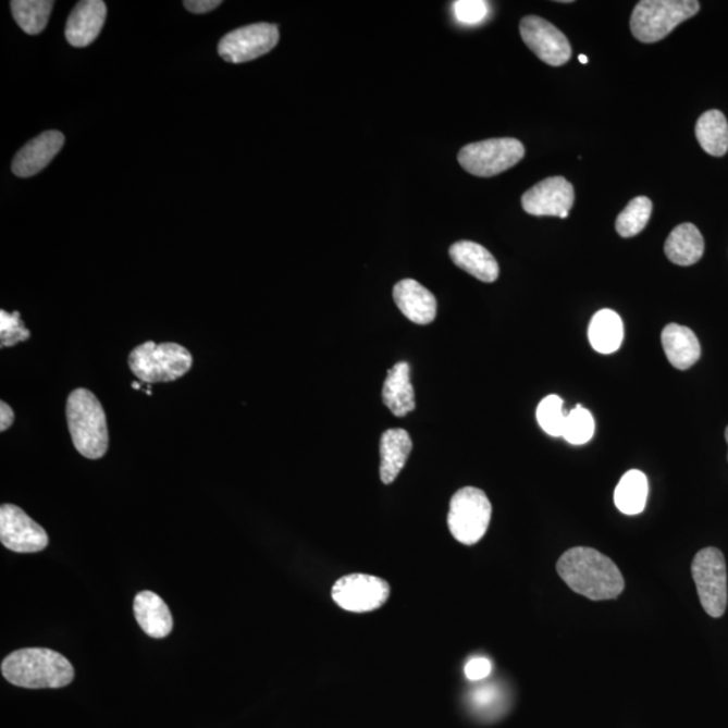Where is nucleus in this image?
<instances>
[{
  "label": "nucleus",
  "instance_id": "obj_19",
  "mask_svg": "<svg viewBox=\"0 0 728 728\" xmlns=\"http://www.w3.org/2000/svg\"><path fill=\"white\" fill-rule=\"evenodd\" d=\"M665 355L677 370L691 369L702 357V347L693 331L684 325L669 324L662 335Z\"/></svg>",
  "mask_w": 728,
  "mask_h": 728
},
{
  "label": "nucleus",
  "instance_id": "obj_16",
  "mask_svg": "<svg viewBox=\"0 0 728 728\" xmlns=\"http://www.w3.org/2000/svg\"><path fill=\"white\" fill-rule=\"evenodd\" d=\"M393 297L400 312L411 323L431 324L437 314L436 297L415 280H403L394 286Z\"/></svg>",
  "mask_w": 728,
  "mask_h": 728
},
{
  "label": "nucleus",
  "instance_id": "obj_36",
  "mask_svg": "<svg viewBox=\"0 0 728 728\" xmlns=\"http://www.w3.org/2000/svg\"><path fill=\"white\" fill-rule=\"evenodd\" d=\"M725 436H726V442H727V444H728V427L726 428Z\"/></svg>",
  "mask_w": 728,
  "mask_h": 728
},
{
  "label": "nucleus",
  "instance_id": "obj_17",
  "mask_svg": "<svg viewBox=\"0 0 728 728\" xmlns=\"http://www.w3.org/2000/svg\"><path fill=\"white\" fill-rule=\"evenodd\" d=\"M449 257L457 268L465 270L479 281L491 284V282L498 280V262L488 248L478 245L476 242H456L449 248Z\"/></svg>",
  "mask_w": 728,
  "mask_h": 728
},
{
  "label": "nucleus",
  "instance_id": "obj_23",
  "mask_svg": "<svg viewBox=\"0 0 728 728\" xmlns=\"http://www.w3.org/2000/svg\"><path fill=\"white\" fill-rule=\"evenodd\" d=\"M624 323L617 312L602 309L592 318L589 326V338L592 348L601 354L618 351L624 342Z\"/></svg>",
  "mask_w": 728,
  "mask_h": 728
},
{
  "label": "nucleus",
  "instance_id": "obj_2",
  "mask_svg": "<svg viewBox=\"0 0 728 728\" xmlns=\"http://www.w3.org/2000/svg\"><path fill=\"white\" fill-rule=\"evenodd\" d=\"M4 679L29 690L70 686L75 677L72 664L62 654L44 647L21 649L2 663Z\"/></svg>",
  "mask_w": 728,
  "mask_h": 728
},
{
  "label": "nucleus",
  "instance_id": "obj_21",
  "mask_svg": "<svg viewBox=\"0 0 728 728\" xmlns=\"http://www.w3.org/2000/svg\"><path fill=\"white\" fill-rule=\"evenodd\" d=\"M383 403L397 417H405L416 409L415 391L410 381V366L394 365L387 372L382 391Z\"/></svg>",
  "mask_w": 728,
  "mask_h": 728
},
{
  "label": "nucleus",
  "instance_id": "obj_15",
  "mask_svg": "<svg viewBox=\"0 0 728 728\" xmlns=\"http://www.w3.org/2000/svg\"><path fill=\"white\" fill-rule=\"evenodd\" d=\"M106 16V3L101 0L78 2L66 22V41L75 48L88 47L103 29Z\"/></svg>",
  "mask_w": 728,
  "mask_h": 728
},
{
  "label": "nucleus",
  "instance_id": "obj_30",
  "mask_svg": "<svg viewBox=\"0 0 728 728\" xmlns=\"http://www.w3.org/2000/svg\"><path fill=\"white\" fill-rule=\"evenodd\" d=\"M30 331L26 329L21 313H8L0 310V347H13L21 342L29 341Z\"/></svg>",
  "mask_w": 728,
  "mask_h": 728
},
{
  "label": "nucleus",
  "instance_id": "obj_11",
  "mask_svg": "<svg viewBox=\"0 0 728 728\" xmlns=\"http://www.w3.org/2000/svg\"><path fill=\"white\" fill-rule=\"evenodd\" d=\"M519 33L528 48L551 66H562L571 60L572 49L566 34L541 16H525Z\"/></svg>",
  "mask_w": 728,
  "mask_h": 728
},
{
  "label": "nucleus",
  "instance_id": "obj_33",
  "mask_svg": "<svg viewBox=\"0 0 728 728\" xmlns=\"http://www.w3.org/2000/svg\"><path fill=\"white\" fill-rule=\"evenodd\" d=\"M220 4H222L220 0H186L184 2L186 10L194 14L210 13V11L218 9Z\"/></svg>",
  "mask_w": 728,
  "mask_h": 728
},
{
  "label": "nucleus",
  "instance_id": "obj_8",
  "mask_svg": "<svg viewBox=\"0 0 728 728\" xmlns=\"http://www.w3.org/2000/svg\"><path fill=\"white\" fill-rule=\"evenodd\" d=\"M525 156L516 138H494L465 146L457 156L462 169L477 177H493L509 171Z\"/></svg>",
  "mask_w": 728,
  "mask_h": 728
},
{
  "label": "nucleus",
  "instance_id": "obj_14",
  "mask_svg": "<svg viewBox=\"0 0 728 728\" xmlns=\"http://www.w3.org/2000/svg\"><path fill=\"white\" fill-rule=\"evenodd\" d=\"M65 138L59 132H47L26 144L14 157L13 173L21 178L34 176L52 162L64 146Z\"/></svg>",
  "mask_w": 728,
  "mask_h": 728
},
{
  "label": "nucleus",
  "instance_id": "obj_6",
  "mask_svg": "<svg viewBox=\"0 0 728 728\" xmlns=\"http://www.w3.org/2000/svg\"><path fill=\"white\" fill-rule=\"evenodd\" d=\"M491 515L493 506L484 491L477 488L460 489L451 499L449 532L460 544L476 545L488 532Z\"/></svg>",
  "mask_w": 728,
  "mask_h": 728
},
{
  "label": "nucleus",
  "instance_id": "obj_34",
  "mask_svg": "<svg viewBox=\"0 0 728 728\" xmlns=\"http://www.w3.org/2000/svg\"><path fill=\"white\" fill-rule=\"evenodd\" d=\"M15 415L13 409L2 400V403H0V431H8V429L13 425Z\"/></svg>",
  "mask_w": 728,
  "mask_h": 728
},
{
  "label": "nucleus",
  "instance_id": "obj_13",
  "mask_svg": "<svg viewBox=\"0 0 728 728\" xmlns=\"http://www.w3.org/2000/svg\"><path fill=\"white\" fill-rule=\"evenodd\" d=\"M521 201L523 211L533 217L567 219L575 201L573 186L560 176L545 178L525 192Z\"/></svg>",
  "mask_w": 728,
  "mask_h": 728
},
{
  "label": "nucleus",
  "instance_id": "obj_4",
  "mask_svg": "<svg viewBox=\"0 0 728 728\" xmlns=\"http://www.w3.org/2000/svg\"><path fill=\"white\" fill-rule=\"evenodd\" d=\"M194 365L192 354L177 343L146 342L128 355V367L145 383L177 381Z\"/></svg>",
  "mask_w": 728,
  "mask_h": 728
},
{
  "label": "nucleus",
  "instance_id": "obj_24",
  "mask_svg": "<svg viewBox=\"0 0 728 728\" xmlns=\"http://www.w3.org/2000/svg\"><path fill=\"white\" fill-rule=\"evenodd\" d=\"M649 483L645 473L630 470L625 473L614 491L615 506L626 516L641 515L645 510Z\"/></svg>",
  "mask_w": 728,
  "mask_h": 728
},
{
  "label": "nucleus",
  "instance_id": "obj_10",
  "mask_svg": "<svg viewBox=\"0 0 728 728\" xmlns=\"http://www.w3.org/2000/svg\"><path fill=\"white\" fill-rule=\"evenodd\" d=\"M279 41L280 32L275 25H248L220 39L219 55L224 61L242 64V62L262 58L274 49Z\"/></svg>",
  "mask_w": 728,
  "mask_h": 728
},
{
  "label": "nucleus",
  "instance_id": "obj_29",
  "mask_svg": "<svg viewBox=\"0 0 728 728\" xmlns=\"http://www.w3.org/2000/svg\"><path fill=\"white\" fill-rule=\"evenodd\" d=\"M563 406V399L556 394H551L541 400L538 408L540 427L553 437H563L564 425H566L567 420Z\"/></svg>",
  "mask_w": 728,
  "mask_h": 728
},
{
  "label": "nucleus",
  "instance_id": "obj_20",
  "mask_svg": "<svg viewBox=\"0 0 728 728\" xmlns=\"http://www.w3.org/2000/svg\"><path fill=\"white\" fill-rule=\"evenodd\" d=\"M414 448L410 434L405 429H388L381 439V481L392 484L404 470Z\"/></svg>",
  "mask_w": 728,
  "mask_h": 728
},
{
  "label": "nucleus",
  "instance_id": "obj_22",
  "mask_svg": "<svg viewBox=\"0 0 728 728\" xmlns=\"http://www.w3.org/2000/svg\"><path fill=\"white\" fill-rule=\"evenodd\" d=\"M665 254L670 262L679 267H692L704 254L702 233L692 223L677 225L665 242Z\"/></svg>",
  "mask_w": 728,
  "mask_h": 728
},
{
  "label": "nucleus",
  "instance_id": "obj_26",
  "mask_svg": "<svg viewBox=\"0 0 728 728\" xmlns=\"http://www.w3.org/2000/svg\"><path fill=\"white\" fill-rule=\"evenodd\" d=\"M54 2L50 0H14L11 2L14 20L21 29L30 36L44 32L52 13Z\"/></svg>",
  "mask_w": 728,
  "mask_h": 728
},
{
  "label": "nucleus",
  "instance_id": "obj_3",
  "mask_svg": "<svg viewBox=\"0 0 728 728\" xmlns=\"http://www.w3.org/2000/svg\"><path fill=\"white\" fill-rule=\"evenodd\" d=\"M66 420L73 445L87 459L98 460L109 449V427L103 406L92 392L76 388L66 400Z\"/></svg>",
  "mask_w": 728,
  "mask_h": 728
},
{
  "label": "nucleus",
  "instance_id": "obj_31",
  "mask_svg": "<svg viewBox=\"0 0 728 728\" xmlns=\"http://www.w3.org/2000/svg\"><path fill=\"white\" fill-rule=\"evenodd\" d=\"M456 20L465 25H477L489 14V3L482 0H459L454 2Z\"/></svg>",
  "mask_w": 728,
  "mask_h": 728
},
{
  "label": "nucleus",
  "instance_id": "obj_35",
  "mask_svg": "<svg viewBox=\"0 0 728 728\" xmlns=\"http://www.w3.org/2000/svg\"><path fill=\"white\" fill-rule=\"evenodd\" d=\"M579 61L581 62V64H587V62H589V59H587V55L581 54L579 55Z\"/></svg>",
  "mask_w": 728,
  "mask_h": 728
},
{
  "label": "nucleus",
  "instance_id": "obj_18",
  "mask_svg": "<svg viewBox=\"0 0 728 728\" xmlns=\"http://www.w3.org/2000/svg\"><path fill=\"white\" fill-rule=\"evenodd\" d=\"M134 614L140 629L151 638H165L172 633L171 609L151 591L139 592L134 600Z\"/></svg>",
  "mask_w": 728,
  "mask_h": 728
},
{
  "label": "nucleus",
  "instance_id": "obj_9",
  "mask_svg": "<svg viewBox=\"0 0 728 728\" xmlns=\"http://www.w3.org/2000/svg\"><path fill=\"white\" fill-rule=\"evenodd\" d=\"M391 596V585L386 580L372 575L351 573L336 581L332 587V600L349 613H370L381 608Z\"/></svg>",
  "mask_w": 728,
  "mask_h": 728
},
{
  "label": "nucleus",
  "instance_id": "obj_32",
  "mask_svg": "<svg viewBox=\"0 0 728 728\" xmlns=\"http://www.w3.org/2000/svg\"><path fill=\"white\" fill-rule=\"evenodd\" d=\"M491 669H493V665H491L490 659L477 657L467 663L465 674L468 680L478 681L485 679L491 674Z\"/></svg>",
  "mask_w": 728,
  "mask_h": 728
},
{
  "label": "nucleus",
  "instance_id": "obj_12",
  "mask_svg": "<svg viewBox=\"0 0 728 728\" xmlns=\"http://www.w3.org/2000/svg\"><path fill=\"white\" fill-rule=\"evenodd\" d=\"M0 541L16 553H37L49 545L48 533L21 507L5 504L0 507Z\"/></svg>",
  "mask_w": 728,
  "mask_h": 728
},
{
  "label": "nucleus",
  "instance_id": "obj_5",
  "mask_svg": "<svg viewBox=\"0 0 728 728\" xmlns=\"http://www.w3.org/2000/svg\"><path fill=\"white\" fill-rule=\"evenodd\" d=\"M699 10L696 0H642L631 15V33L641 42L662 41Z\"/></svg>",
  "mask_w": 728,
  "mask_h": 728
},
{
  "label": "nucleus",
  "instance_id": "obj_37",
  "mask_svg": "<svg viewBox=\"0 0 728 728\" xmlns=\"http://www.w3.org/2000/svg\"><path fill=\"white\" fill-rule=\"evenodd\" d=\"M133 387H134V388H139V387H140V386H139V383H135V382H134V383H133Z\"/></svg>",
  "mask_w": 728,
  "mask_h": 728
},
{
  "label": "nucleus",
  "instance_id": "obj_7",
  "mask_svg": "<svg viewBox=\"0 0 728 728\" xmlns=\"http://www.w3.org/2000/svg\"><path fill=\"white\" fill-rule=\"evenodd\" d=\"M691 571L704 612L713 618L724 617L728 602L724 553L718 547H704L693 557Z\"/></svg>",
  "mask_w": 728,
  "mask_h": 728
},
{
  "label": "nucleus",
  "instance_id": "obj_1",
  "mask_svg": "<svg viewBox=\"0 0 728 728\" xmlns=\"http://www.w3.org/2000/svg\"><path fill=\"white\" fill-rule=\"evenodd\" d=\"M556 568L569 589L590 601L617 600L625 590L617 564L594 547H571L558 558Z\"/></svg>",
  "mask_w": 728,
  "mask_h": 728
},
{
  "label": "nucleus",
  "instance_id": "obj_28",
  "mask_svg": "<svg viewBox=\"0 0 728 728\" xmlns=\"http://www.w3.org/2000/svg\"><path fill=\"white\" fill-rule=\"evenodd\" d=\"M594 433L595 421L589 410L578 405L577 408L569 411L566 425H564L563 439H566L569 444L583 445L594 437Z\"/></svg>",
  "mask_w": 728,
  "mask_h": 728
},
{
  "label": "nucleus",
  "instance_id": "obj_25",
  "mask_svg": "<svg viewBox=\"0 0 728 728\" xmlns=\"http://www.w3.org/2000/svg\"><path fill=\"white\" fill-rule=\"evenodd\" d=\"M696 138L705 152L724 157L728 151V122L718 110L704 112L696 123Z\"/></svg>",
  "mask_w": 728,
  "mask_h": 728
},
{
  "label": "nucleus",
  "instance_id": "obj_27",
  "mask_svg": "<svg viewBox=\"0 0 728 728\" xmlns=\"http://www.w3.org/2000/svg\"><path fill=\"white\" fill-rule=\"evenodd\" d=\"M653 211L652 201L647 197H636L631 200L628 207L619 213L615 229L617 233L624 238H631L641 233L646 227L649 220H651Z\"/></svg>",
  "mask_w": 728,
  "mask_h": 728
}]
</instances>
